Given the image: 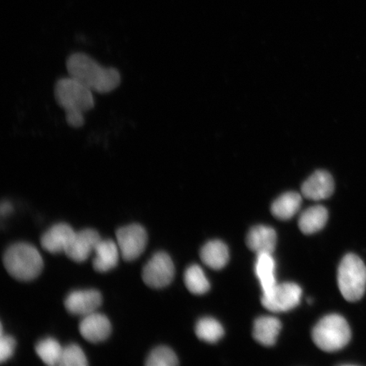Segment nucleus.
Returning a JSON list of instances; mask_svg holds the SVG:
<instances>
[{"label": "nucleus", "instance_id": "nucleus-2", "mask_svg": "<svg viewBox=\"0 0 366 366\" xmlns=\"http://www.w3.org/2000/svg\"><path fill=\"white\" fill-rule=\"evenodd\" d=\"M54 93L57 104L65 109L67 124L74 128L84 126V114L95 105L93 91L69 76L56 81Z\"/></svg>", "mask_w": 366, "mask_h": 366}, {"label": "nucleus", "instance_id": "nucleus-19", "mask_svg": "<svg viewBox=\"0 0 366 366\" xmlns=\"http://www.w3.org/2000/svg\"><path fill=\"white\" fill-rule=\"evenodd\" d=\"M302 204V197L295 192H287L274 201L271 212L274 217L287 221L299 212Z\"/></svg>", "mask_w": 366, "mask_h": 366}, {"label": "nucleus", "instance_id": "nucleus-7", "mask_svg": "<svg viewBox=\"0 0 366 366\" xmlns=\"http://www.w3.org/2000/svg\"><path fill=\"white\" fill-rule=\"evenodd\" d=\"M175 277V267L166 252H157L145 264L142 277L146 285L162 288L170 285Z\"/></svg>", "mask_w": 366, "mask_h": 366}, {"label": "nucleus", "instance_id": "nucleus-27", "mask_svg": "<svg viewBox=\"0 0 366 366\" xmlns=\"http://www.w3.org/2000/svg\"><path fill=\"white\" fill-rule=\"evenodd\" d=\"M0 212H1L3 217L6 216V214L12 212V206L9 202H3L1 204V209H0Z\"/></svg>", "mask_w": 366, "mask_h": 366}, {"label": "nucleus", "instance_id": "nucleus-9", "mask_svg": "<svg viewBox=\"0 0 366 366\" xmlns=\"http://www.w3.org/2000/svg\"><path fill=\"white\" fill-rule=\"evenodd\" d=\"M102 240L99 232L94 229L75 232L70 244H68L65 254L73 262L81 263L88 259L90 254L94 252L96 246Z\"/></svg>", "mask_w": 366, "mask_h": 366}, {"label": "nucleus", "instance_id": "nucleus-20", "mask_svg": "<svg viewBox=\"0 0 366 366\" xmlns=\"http://www.w3.org/2000/svg\"><path fill=\"white\" fill-rule=\"evenodd\" d=\"M276 263L269 254L257 255L255 263V273L260 285H262L263 294L267 292L277 285L276 277H274Z\"/></svg>", "mask_w": 366, "mask_h": 366}, {"label": "nucleus", "instance_id": "nucleus-18", "mask_svg": "<svg viewBox=\"0 0 366 366\" xmlns=\"http://www.w3.org/2000/svg\"><path fill=\"white\" fill-rule=\"evenodd\" d=\"M327 219V209L322 205H315L301 214L299 227L304 234H314L326 226Z\"/></svg>", "mask_w": 366, "mask_h": 366}, {"label": "nucleus", "instance_id": "nucleus-8", "mask_svg": "<svg viewBox=\"0 0 366 366\" xmlns=\"http://www.w3.org/2000/svg\"><path fill=\"white\" fill-rule=\"evenodd\" d=\"M117 240L122 258L126 262H132L144 253L147 246L148 234L139 224H131L118 229Z\"/></svg>", "mask_w": 366, "mask_h": 366}, {"label": "nucleus", "instance_id": "nucleus-4", "mask_svg": "<svg viewBox=\"0 0 366 366\" xmlns=\"http://www.w3.org/2000/svg\"><path fill=\"white\" fill-rule=\"evenodd\" d=\"M312 338L319 349L332 353L347 345L351 340V329L341 315H328L315 325Z\"/></svg>", "mask_w": 366, "mask_h": 366}, {"label": "nucleus", "instance_id": "nucleus-1", "mask_svg": "<svg viewBox=\"0 0 366 366\" xmlns=\"http://www.w3.org/2000/svg\"><path fill=\"white\" fill-rule=\"evenodd\" d=\"M69 75L93 92L108 94L120 86L122 77L116 68L104 67L84 53H73L68 57Z\"/></svg>", "mask_w": 366, "mask_h": 366}, {"label": "nucleus", "instance_id": "nucleus-21", "mask_svg": "<svg viewBox=\"0 0 366 366\" xmlns=\"http://www.w3.org/2000/svg\"><path fill=\"white\" fill-rule=\"evenodd\" d=\"M185 285L192 294L201 295L209 290L210 285L203 269L199 265L193 264L184 273Z\"/></svg>", "mask_w": 366, "mask_h": 366}, {"label": "nucleus", "instance_id": "nucleus-14", "mask_svg": "<svg viewBox=\"0 0 366 366\" xmlns=\"http://www.w3.org/2000/svg\"><path fill=\"white\" fill-rule=\"evenodd\" d=\"M246 241L249 249L256 254H272L276 249L277 233L272 227L256 226L251 229Z\"/></svg>", "mask_w": 366, "mask_h": 366}, {"label": "nucleus", "instance_id": "nucleus-16", "mask_svg": "<svg viewBox=\"0 0 366 366\" xmlns=\"http://www.w3.org/2000/svg\"><path fill=\"white\" fill-rule=\"evenodd\" d=\"M282 328L280 320L272 317H262L255 320L253 336L254 340L265 347H272L277 342Z\"/></svg>", "mask_w": 366, "mask_h": 366}, {"label": "nucleus", "instance_id": "nucleus-23", "mask_svg": "<svg viewBox=\"0 0 366 366\" xmlns=\"http://www.w3.org/2000/svg\"><path fill=\"white\" fill-rule=\"evenodd\" d=\"M35 350L46 365L54 366L59 365L63 347L54 338L46 337L36 343Z\"/></svg>", "mask_w": 366, "mask_h": 366}, {"label": "nucleus", "instance_id": "nucleus-24", "mask_svg": "<svg viewBox=\"0 0 366 366\" xmlns=\"http://www.w3.org/2000/svg\"><path fill=\"white\" fill-rule=\"evenodd\" d=\"M178 363L177 356L167 346L155 347L146 360L148 366H176Z\"/></svg>", "mask_w": 366, "mask_h": 366}, {"label": "nucleus", "instance_id": "nucleus-22", "mask_svg": "<svg viewBox=\"0 0 366 366\" xmlns=\"http://www.w3.org/2000/svg\"><path fill=\"white\" fill-rule=\"evenodd\" d=\"M195 333L200 340L214 343L224 336V329L216 319L204 317L197 322Z\"/></svg>", "mask_w": 366, "mask_h": 366}, {"label": "nucleus", "instance_id": "nucleus-25", "mask_svg": "<svg viewBox=\"0 0 366 366\" xmlns=\"http://www.w3.org/2000/svg\"><path fill=\"white\" fill-rule=\"evenodd\" d=\"M59 366H86L88 365L84 352L77 345H70L63 347Z\"/></svg>", "mask_w": 366, "mask_h": 366}, {"label": "nucleus", "instance_id": "nucleus-3", "mask_svg": "<svg viewBox=\"0 0 366 366\" xmlns=\"http://www.w3.org/2000/svg\"><path fill=\"white\" fill-rule=\"evenodd\" d=\"M3 262L7 272L22 282L34 280L44 268V260L39 250L26 242H17L9 247Z\"/></svg>", "mask_w": 366, "mask_h": 366}, {"label": "nucleus", "instance_id": "nucleus-10", "mask_svg": "<svg viewBox=\"0 0 366 366\" xmlns=\"http://www.w3.org/2000/svg\"><path fill=\"white\" fill-rule=\"evenodd\" d=\"M102 295L97 290H76L69 294L65 307L69 313L85 317L95 312L102 304Z\"/></svg>", "mask_w": 366, "mask_h": 366}, {"label": "nucleus", "instance_id": "nucleus-5", "mask_svg": "<svg viewBox=\"0 0 366 366\" xmlns=\"http://www.w3.org/2000/svg\"><path fill=\"white\" fill-rule=\"evenodd\" d=\"M337 283L347 301L360 300L366 290V267L362 259L354 254L345 255L338 267Z\"/></svg>", "mask_w": 366, "mask_h": 366}, {"label": "nucleus", "instance_id": "nucleus-11", "mask_svg": "<svg viewBox=\"0 0 366 366\" xmlns=\"http://www.w3.org/2000/svg\"><path fill=\"white\" fill-rule=\"evenodd\" d=\"M79 331L85 340L98 343L107 340L111 335L112 324L104 315L94 312L82 318Z\"/></svg>", "mask_w": 366, "mask_h": 366}, {"label": "nucleus", "instance_id": "nucleus-6", "mask_svg": "<svg viewBox=\"0 0 366 366\" xmlns=\"http://www.w3.org/2000/svg\"><path fill=\"white\" fill-rule=\"evenodd\" d=\"M302 290L299 285L294 282H285L264 292L262 303L264 308L272 312H287L299 305Z\"/></svg>", "mask_w": 366, "mask_h": 366}, {"label": "nucleus", "instance_id": "nucleus-17", "mask_svg": "<svg viewBox=\"0 0 366 366\" xmlns=\"http://www.w3.org/2000/svg\"><path fill=\"white\" fill-rule=\"evenodd\" d=\"M227 246L219 240L209 241L200 251V258L203 263L213 269H221L229 262Z\"/></svg>", "mask_w": 366, "mask_h": 366}, {"label": "nucleus", "instance_id": "nucleus-26", "mask_svg": "<svg viewBox=\"0 0 366 366\" xmlns=\"http://www.w3.org/2000/svg\"><path fill=\"white\" fill-rule=\"evenodd\" d=\"M16 343L15 338L10 335L1 334L0 337V362H6L11 358L15 351Z\"/></svg>", "mask_w": 366, "mask_h": 366}, {"label": "nucleus", "instance_id": "nucleus-12", "mask_svg": "<svg viewBox=\"0 0 366 366\" xmlns=\"http://www.w3.org/2000/svg\"><path fill=\"white\" fill-rule=\"evenodd\" d=\"M301 191L302 194L310 200L328 199L334 192L333 178L326 171H317L304 182Z\"/></svg>", "mask_w": 366, "mask_h": 366}, {"label": "nucleus", "instance_id": "nucleus-15", "mask_svg": "<svg viewBox=\"0 0 366 366\" xmlns=\"http://www.w3.org/2000/svg\"><path fill=\"white\" fill-rule=\"evenodd\" d=\"M93 267L96 272H107L117 267L120 249L113 240H100L94 250Z\"/></svg>", "mask_w": 366, "mask_h": 366}, {"label": "nucleus", "instance_id": "nucleus-13", "mask_svg": "<svg viewBox=\"0 0 366 366\" xmlns=\"http://www.w3.org/2000/svg\"><path fill=\"white\" fill-rule=\"evenodd\" d=\"M75 231L66 223H58L50 227L41 237V245L50 254L65 253Z\"/></svg>", "mask_w": 366, "mask_h": 366}]
</instances>
